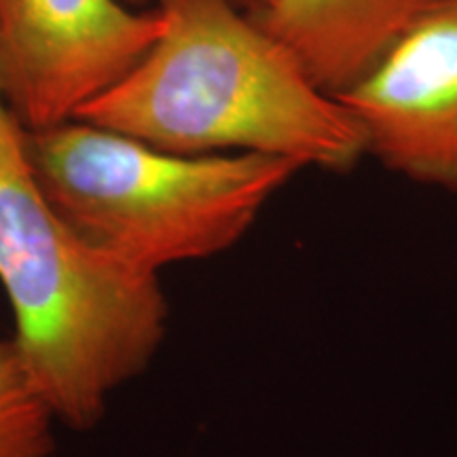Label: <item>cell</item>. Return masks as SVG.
Instances as JSON below:
<instances>
[{
  "label": "cell",
  "instance_id": "cell-1",
  "mask_svg": "<svg viewBox=\"0 0 457 457\" xmlns=\"http://www.w3.org/2000/svg\"><path fill=\"white\" fill-rule=\"evenodd\" d=\"M157 41L74 119L180 155L261 153L330 171L367 155L350 108L236 0H157Z\"/></svg>",
  "mask_w": 457,
  "mask_h": 457
},
{
  "label": "cell",
  "instance_id": "cell-9",
  "mask_svg": "<svg viewBox=\"0 0 457 457\" xmlns=\"http://www.w3.org/2000/svg\"><path fill=\"white\" fill-rule=\"evenodd\" d=\"M0 102H3V68H0Z\"/></svg>",
  "mask_w": 457,
  "mask_h": 457
},
{
  "label": "cell",
  "instance_id": "cell-7",
  "mask_svg": "<svg viewBox=\"0 0 457 457\" xmlns=\"http://www.w3.org/2000/svg\"><path fill=\"white\" fill-rule=\"evenodd\" d=\"M54 421L13 341L0 339V457H51Z\"/></svg>",
  "mask_w": 457,
  "mask_h": 457
},
{
  "label": "cell",
  "instance_id": "cell-3",
  "mask_svg": "<svg viewBox=\"0 0 457 457\" xmlns=\"http://www.w3.org/2000/svg\"><path fill=\"white\" fill-rule=\"evenodd\" d=\"M24 146L43 195L68 225L155 276L236 245L303 170L261 153L180 155L79 119L24 129Z\"/></svg>",
  "mask_w": 457,
  "mask_h": 457
},
{
  "label": "cell",
  "instance_id": "cell-2",
  "mask_svg": "<svg viewBox=\"0 0 457 457\" xmlns=\"http://www.w3.org/2000/svg\"><path fill=\"white\" fill-rule=\"evenodd\" d=\"M0 284L21 364L55 420L91 430L168 327L159 278L87 242L43 195L24 128L0 102Z\"/></svg>",
  "mask_w": 457,
  "mask_h": 457
},
{
  "label": "cell",
  "instance_id": "cell-4",
  "mask_svg": "<svg viewBox=\"0 0 457 457\" xmlns=\"http://www.w3.org/2000/svg\"><path fill=\"white\" fill-rule=\"evenodd\" d=\"M121 0H0L3 102L24 129L71 121L162 34Z\"/></svg>",
  "mask_w": 457,
  "mask_h": 457
},
{
  "label": "cell",
  "instance_id": "cell-6",
  "mask_svg": "<svg viewBox=\"0 0 457 457\" xmlns=\"http://www.w3.org/2000/svg\"><path fill=\"white\" fill-rule=\"evenodd\" d=\"M436 0H267L254 21L328 94L358 83Z\"/></svg>",
  "mask_w": 457,
  "mask_h": 457
},
{
  "label": "cell",
  "instance_id": "cell-8",
  "mask_svg": "<svg viewBox=\"0 0 457 457\" xmlns=\"http://www.w3.org/2000/svg\"><path fill=\"white\" fill-rule=\"evenodd\" d=\"M121 3L128 4V7H131V4H134V7H138V4L145 3V0H121ZM242 3L245 4V9H248V13H253V11L259 9L261 4H265L267 0H242Z\"/></svg>",
  "mask_w": 457,
  "mask_h": 457
},
{
  "label": "cell",
  "instance_id": "cell-5",
  "mask_svg": "<svg viewBox=\"0 0 457 457\" xmlns=\"http://www.w3.org/2000/svg\"><path fill=\"white\" fill-rule=\"evenodd\" d=\"M337 98L387 170L457 191V0H436Z\"/></svg>",
  "mask_w": 457,
  "mask_h": 457
}]
</instances>
